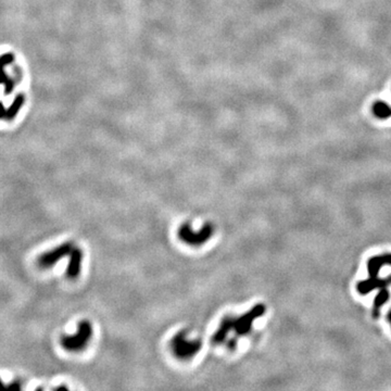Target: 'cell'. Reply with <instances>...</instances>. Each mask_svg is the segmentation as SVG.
<instances>
[{"label": "cell", "instance_id": "cell-7", "mask_svg": "<svg viewBox=\"0 0 391 391\" xmlns=\"http://www.w3.org/2000/svg\"><path fill=\"white\" fill-rule=\"evenodd\" d=\"M82 260H83V254H82L80 249L74 247L70 254V262H68V276L70 278L74 280L80 275Z\"/></svg>", "mask_w": 391, "mask_h": 391}, {"label": "cell", "instance_id": "cell-1", "mask_svg": "<svg viewBox=\"0 0 391 391\" xmlns=\"http://www.w3.org/2000/svg\"><path fill=\"white\" fill-rule=\"evenodd\" d=\"M384 266H391V254H384L370 258L368 263V280L360 282L356 285L358 292L361 294H368L374 289H387L391 284V276L384 280L378 278V273Z\"/></svg>", "mask_w": 391, "mask_h": 391}, {"label": "cell", "instance_id": "cell-8", "mask_svg": "<svg viewBox=\"0 0 391 391\" xmlns=\"http://www.w3.org/2000/svg\"><path fill=\"white\" fill-rule=\"evenodd\" d=\"M232 330V318H224L222 323H220L218 330H216V335L213 336V342L214 344H222L225 342V339L228 336V334Z\"/></svg>", "mask_w": 391, "mask_h": 391}, {"label": "cell", "instance_id": "cell-2", "mask_svg": "<svg viewBox=\"0 0 391 391\" xmlns=\"http://www.w3.org/2000/svg\"><path fill=\"white\" fill-rule=\"evenodd\" d=\"M92 328L88 320H82L78 324V332L74 336H66L61 340L63 348L70 351H78L85 348L92 337Z\"/></svg>", "mask_w": 391, "mask_h": 391}, {"label": "cell", "instance_id": "cell-6", "mask_svg": "<svg viewBox=\"0 0 391 391\" xmlns=\"http://www.w3.org/2000/svg\"><path fill=\"white\" fill-rule=\"evenodd\" d=\"M74 249V246L72 242H66L62 244L59 247H56V249L47 252V254H42L40 258V264L42 268H50L54 266V264L58 262L61 258H63L66 256H70L72 250Z\"/></svg>", "mask_w": 391, "mask_h": 391}, {"label": "cell", "instance_id": "cell-12", "mask_svg": "<svg viewBox=\"0 0 391 391\" xmlns=\"http://www.w3.org/2000/svg\"><path fill=\"white\" fill-rule=\"evenodd\" d=\"M0 389H7V386H4L2 380H0Z\"/></svg>", "mask_w": 391, "mask_h": 391}, {"label": "cell", "instance_id": "cell-10", "mask_svg": "<svg viewBox=\"0 0 391 391\" xmlns=\"http://www.w3.org/2000/svg\"><path fill=\"white\" fill-rule=\"evenodd\" d=\"M373 113L378 118L386 120L391 116V106L387 102H377L373 106Z\"/></svg>", "mask_w": 391, "mask_h": 391}, {"label": "cell", "instance_id": "cell-4", "mask_svg": "<svg viewBox=\"0 0 391 391\" xmlns=\"http://www.w3.org/2000/svg\"><path fill=\"white\" fill-rule=\"evenodd\" d=\"M201 348V342L199 340L190 342L187 340L185 332L178 334L173 339V349L176 353V356L180 358H190L194 353H197Z\"/></svg>", "mask_w": 391, "mask_h": 391}, {"label": "cell", "instance_id": "cell-13", "mask_svg": "<svg viewBox=\"0 0 391 391\" xmlns=\"http://www.w3.org/2000/svg\"><path fill=\"white\" fill-rule=\"evenodd\" d=\"M388 320H389V322H390V324H391V311L388 313Z\"/></svg>", "mask_w": 391, "mask_h": 391}, {"label": "cell", "instance_id": "cell-9", "mask_svg": "<svg viewBox=\"0 0 391 391\" xmlns=\"http://www.w3.org/2000/svg\"><path fill=\"white\" fill-rule=\"evenodd\" d=\"M390 298V294L388 292V289H382L380 290L378 294L376 296V298L374 299V304H373V316L378 318V315L380 313V308L382 306L386 304V302Z\"/></svg>", "mask_w": 391, "mask_h": 391}, {"label": "cell", "instance_id": "cell-3", "mask_svg": "<svg viewBox=\"0 0 391 391\" xmlns=\"http://www.w3.org/2000/svg\"><path fill=\"white\" fill-rule=\"evenodd\" d=\"M264 312H266V306L263 304H258L254 308H251L249 312L242 315V316L235 320L232 318V330L236 332L237 335H246V334L250 332L254 320L262 316Z\"/></svg>", "mask_w": 391, "mask_h": 391}, {"label": "cell", "instance_id": "cell-5", "mask_svg": "<svg viewBox=\"0 0 391 391\" xmlns=\"http://www.w3.org/2000/svg\"><path fill=\"white\" fill-rule=\"evenodd\" d=\"M213 232V228L210 224L204 225L202 230L198 232H194L188 225H184L180 230V237L182 240L189 244H201L209 239Z\"/></svg>", "mask_w": 391, "mask_h": 391}, {"label": "cell", "instance_id": "cell-11", "mask_svg": "<svg viewBox=\"0 0 391 391\" xmlns=\"http://www.w3.org/2000/svg\"><path fill=\"white\" fill-rule=\"evenodd\" d=\"M21 388L22 387L18 382H14L11 384H8L7 386V389H11V390H20Z\"/></svg>", "mask_w": 391, "mask_h": 391}]
</instances>
